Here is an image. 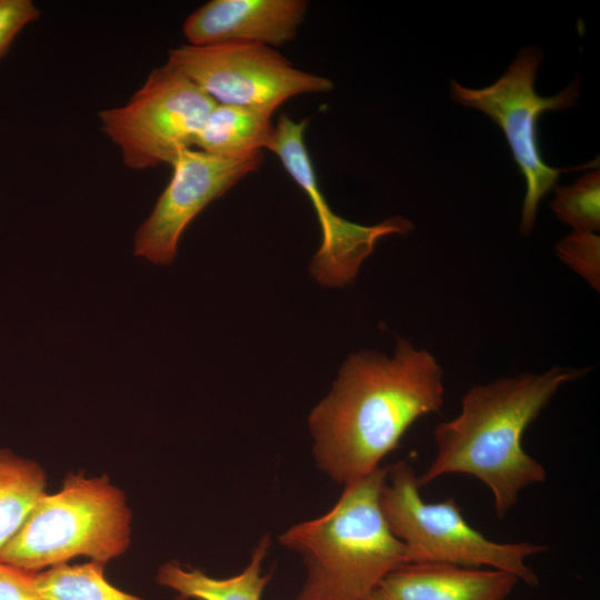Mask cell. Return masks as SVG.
Wrapping results in <instances>:
<instances>
[{
	"label": "cell",
	"mask_w": 600,
	"mask_h": 600,
	"mask_svg": "<svg viewBox=\"0 0 600 600\" xmlns=\"http://www.w3.org/2000/svg\"><path fill=\"white\" fill-rule=\"evenodd\" d=\"M443 403V370L428 350L398 338L391 358L352 353L309 414L316 463L337 483L354 482L380 468L408 429Z\"/></svg>",
	"instance_id": "6da1fadb"
},
{
	"label": "cell",
	"mask_w": 600,
	"mask_h": 600,
	"mask_svg": "<svg viewBox=\"0 0 600 600\" xmlns=\"http://www.w3.org/2000/svg\"><path fill=\"white\" fill-rule=\"evenodd\" d=\"M587 371L558 366L470 388L459 414L436 426L437 453L418 477L420 488L450 473L472 476L491 491L497 517H506L520 492L547 476L523 449L524 431L562 386Z\"/></svg>",
	"instance_id": "7a4b0ae2"
},
{
	"label": "cell",
	"mask_w": 600,
	"mask_h": 600,
	"mask_svg": "<svg viewBox=\"0 0 600 600\" xmlns=\"http://www.w3.org/2000/svg\"><path fill=\"white\" fill-rule=\"evenodd\" d=\"M387 467L343 486L329 511L293 524L278 540L299 553L307 570L296 600H369L377 586L408 563L391 532L380 494Z\"/></svg>",
	"instance_id": "3957f363"
},
{
	"label": "cell",
	"mask_w": 600,
	"mask_h": 600,
	"mask_svg": "<svg viewBox=\"0 0 600 600\" xmlns=\"http://www.w3.org/2000/svg\"><path fill=\"white\" fill-rule=\"evenodd\" d=\"M131 542V511L107 476L68 474L44 493L20 529L0 549V561L39 572L84 556L106 564Z\"/></svg>",
	"instance_id": "277c9868"
},
{
	"label": "cell",
	"mask_w": 600,
	"mask_h": 600,
	"mask_svg": "<svg viewBox=\"0 0 600 600\" xmlns=\"http://www.w3.org/2000/svg\"><path fill=\"white\" fill-rule=\"evenodd\" d=\"M420 489L410 463L388 466L380 504L391 532L406 548L408 563L487 567L538 587V576L526 560L547 547L490 540L467 522L453 498L427 502Z\"/></svg>",
	"instance_id": "5b68a950"
},
{
	"label": "cell",
	"mask_w": 600,
	"mask_h": 600,
	"mask_svg": "<svg viewBox=\"0 0 600 600\" xmlns=\"http://www.w3.org/2000/svg\"><path fill=\"white\" fill-rule=\"evenodd\" d=\"M216 102L170 62L154 68L122 106L98 113L102 132L124 166L146 170L171 164L197 137Z\"/></svg>",
	"instance_id": "8992f818"
},
{
	"label": "cell",
	"mask_w": 600,
	"mask_h": 600,
	"mask_svg": "<svg viewBox=\"0 0 600 600\" xmlns=\"http://www.w3.org/2000/svg\"><path fill=\"white\" fill-rule=\"evenodd\" d=\"M542 51L522 49L506 72L492 84L481 89L463 87L451 80V96L457 102L486 113L498 124L510 147L524 181L520 232L530 234L534 228L540 200L554 187L564 171L548 166L538 142V120L547 111L571 108L579 100L577 80L559 93L541 97L534 90Z\"/></svg>",
	"instance_id": "52a82bcc"
},
{
	"label": "cell",
	"mask_w": 600,
	"mask_h": 600,
	"mask_svg": "<svg viewBox=\"0 0 600 600\" xmlns=\"http://www.w3.org/2000/svg\"><path fill=\"white\" fill-rule=\"evenodd\" d=\"M168 62L216 103L270 116L292 97L333 89V82L328 78L294 68L278 51L260 43H187L170 49Z\"/></svg>",
	"instance_id": "ba28073f"
},
{
	"label": "cell",
	"mask_w": 600,
	"mask_h": 600,
	"mask_svg": "<svg viewBox=\"0 0 600 600\" xmlns=\"http://www.w3.org/2000/svg\"><path fill=\"white\" fill-rule=\"evenodd\" d=\"M308 120L280 116L269 151L273 152L294 182L303 190L321 230V244L310 262V273L322 286L342 287L354 280L376 243L390 234H407L413 229L403 217L388 218L363 226L336 214L329 207L304 143Z\"/></svg>",
	"instance_id": "9c48e42d"
},
{
	"label": "cell",
	"mask_w": 600,
	"mask_h": 600,
	"mask_svg": "<svg viewBox=\"0 0 600 600\" xmlns=\"http://www.w3.org/2000/svg\"><path fill=\"white\" fill-rule=\"evenodd\" d=\"M261 162V152L224 158L192 148L182 150L170 164L168 186L136 232L134 254L157 264H170L190 222Z\"/></svg>",
	"instance_id": "30bf717a"
},
{
	"label": "cell",
	"mask_w": 600,
	"mask_h": 600,
	"mask_svg": "<svg viewBox=\"0 0 600 600\" xmlns=\"http://www.w3.org/2000/svg\"><path fill=\"white\" fill-rule=\"evenodd\" d=\"M307 7L303 0H211L186 18L182 32L191 46H281L294 39Z\"/></svg>",
	"instance_id": "8fae6325"
},
{
	"label": "cell",
	"mask_w": 600,
	"mask_h": 600,
	"mask_svg": "<svg viewBox=\"0 0 600 600\" xmlns=\"http://www.w3.org/2000/svg\"><path fill=\"white\" fill-rule=\"evenodd\" d=\"M518 581L497 569L406 563L386 576L369 600H506Z\"/></svg>",
	"instance_id": "7c38bea8"
},
{
	"label": "cell",
	"mask_w": 600,
	"mask_h": 600,
	"mask_svg": "<svg viewBox=\"0 0 600 600\" xmlns=\"http://www.w3.org/2000/svg\"><path fill=\"white\" fill-rule=\"evenodd\" d=\"M269 547V534H264L253 548L249 563L240 573L229 578H213L199 569L169 561L159 568L157 581L183 599L261 600L271 579L270 572L264 574L262 571Z\"/></svg>",
	"instance_id": "4fadbf2b"
},
{
	"label": "cell",
	"mask_w": 600,
	"mask_h": 600,
	"mask_svg": "<svg viewBox=\"0 0 600 600\" xmlns=\"http://www.w3.org/2000/svg\"><path fill=\"white\" fill-rule=\"evenodd\" d=\"M273 134L270 114L216 103L197 137L196 146L213 156L240 158L261 152V149L269 150Z\"/></svg>",
	"instance_id": "5bb4252c"
},
{
	"label": "cell",
	"mask_w": 600,
	"mask_h": 600,
	"mask_svg": "<svg viewBox=\"0 0 600 600\" xmlns=\"http://www.w3.org/2000/svg\"><path fill=\"white\" fill-rule=\"evenodd\" d=\"M46 486L40 464L0 448V549L20 529Z\"/></svg>",
	"instance_id": "9a60e30c"
},
{
	"label": "cell",
	"mask_w": 600,
	"mask_h": 600,
	"mask_svg": "<svg viewBox=\"0 0 600 600\" xmlns=\"http://www.w3.org/2000/svg\"><path fill=\"white\" fill-rule=\"evenodd\" d=\"M40 600H144L111 584L104 564L62 563L36 573Z\"/></svg>",
	"instance_id": "2e32d148"
},
{
	"label": "cell",
	"mask_w": 600,
	"mask_h": 600,
	"mask_svg": "<svg viewBox=\"0 0 600 600\" xmlns=\"http://www.w3.org/2000/svg\"><path fill=\"white\" fill-rule=\"evenodd\" d=\"M557 218L573 231L600 229V172L584 173L570 186L556 187L550 204Z\"/></svg>",
	"instance_id": "e0dca14e"
},
{
	"label": "cell",
	"mask_w": 600,
	"mask_h": 600,
	"mask_svg": "<svg viewBox=\"0 0 600 600\" xmlns=\"http://www.w3.org/2000/svg\"><path fill=\"white\" fill-rule=\"evenodd\" d=\"M559 259L600 290V237L596 232L572 231L556 246Z\"/></svg>",
	"instance_id": "ac0fdd59"
},
{
	"label": "cell",
	"mask_w": 600,
	"mask_h": 600,
	"mask_svg": "<svg viewBox=\"0 0 600 600\" xmlns=\"http://www.w3.org/2000/svg\"><path fill=\"white\" fill-rule=\"evenodd\" d=\"M40 17L31 0H0V60L18 34Z\"/></svg>",
	"instance_id": "d6986e66"
},
{
	"label": "cell",
	"mask_w": 600,
	"mask_h": 600,
	"mask_svg": "<svg viewBox=\"0 0 600 600\" xmlns=\"http://www.w3.org/2000/svg\"><path fill=\"white\" fill-rule=\"evenodd\" d=\"M36 573L0 561V600H40Z\"/></svg>",
	"instance_id": "ffe728a7"
}]
</instances>
